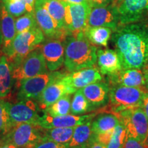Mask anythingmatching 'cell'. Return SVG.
Segmentation results:
<instances>
[{
  "instance_id": "6da1fadb",
  "label": "cell",
  "mask_w": 148,
  "mask_h": 148,
  "mask_svg": "<svg viewBox=\"0 0 148 148\" xmlns=\"http://www.w3.org/2000/svg\"><path fill=\"white\" fill-rule=\"evenodd\" d=\"M112 43L123 69L145 70L148 65V24L135 22L116 28Z\"/></svg>"
},
{
  "instance_id": "7a4b0ae2",
  "label": "cell",
  "mask_w": 148,
  "mask_h": 148,
  "mask_svg": "<svg viewBox=\"0 0 148 148\" xmlns=\"http://www.w3.org/2000/svg\"><path fill=\"white\" fill-rule=\"evenodd\" d=\"M97 47L87 39L84 32L66 38L64 64L69 72L94 66L97 62Z\"/></svg>"
},
{
  "instance_id": "3957f363",
  "label": "cell",
  "mask_w": 148,
  "mask_h": 148,
  "mask_svg": "<svg viewBox=\"0 0 148 148\" xmlns=\"http://www.w3.org/2000/svg\"><path fill=\"white\" fill-rule=\"evenodd\" d=\"M44 40L43 32L38 27L16 34L10 50L6 56L12 69L21 63Z\"/></svg>"
},
{
  "instance_id": "277c9868",
  "label": "cell",
  "mask_w": 148,
  "mask_h": 148,
  "mask_svg": "<svg viewBox=\"0 0 148 148\" xmlns=\"http://www.w3.org/2000/svg\"><path fill=\"white\" fill-rule=\"evenodd\" d=\"M42 127L32 123H16L8 132L0 136V140L13 144L20 148H32L43 140Z\"/></svg>"
},
{
  "instance_id": "5b68a950",
  "label": "cell",
  "mask_w": 148,
  "mask_h": 148,
  "mask_svg": "<svg viewBox=\"0 0 148 148\" xmlns=\"http://www.w3.org/2000/svg\"><path fill=\"white\" fill-rule=\"evenodd\" d=\"M112 114L126 129L127 135L144 143L148 132V119L141 107L127 108Z\"/></svg>"
},
{
  "instance_id": "8992f818",
  "label": "cell",
  "mask_w": 148,
  "mask_h": 148,
  "mask_svg": "<svg viewBox=\"0 0 148 148\" xmlns=\"http://www.w3.org/2000/svg\"><path fill=\"white\" fill-rule=\"evenodd\" d=\"M147 92L142 87L114 86L109 92V99L114 106L112 113L127 108L141 107L143 97Z\"/></svg>"
},
{
  "instance_id": "52a82bcc",
  "label": "cell",
  "mask_w": 148,
  "mask_h": 148,
  "mask_svg": "<svg viewBox=\"0 0 148 148\" xmlns=\"http://www.w3.org/2000/svg\"><path fill=\"white\" fill-rule=\"evenodd\" d=\"M63 74L58 71H51L22 79L17 84V99L19 101L38 99L48 85Z\"/></svg>"
},
{
  "instance_id": "ba28073f",
  "label": "cell",
  "mask_w": 148,
  "mask_h": 148,
  "mask_svg": "<svg viewBox=\"0 0 148 148\" xmlns=\"http://www.w3.org/2000/svg\"><path fill=\"white\" fill-rule=\"evenodd\" d=\"M48 71L43 54L38 45L21 63L12 69V77L19 82L22 79L47 73Z\"/></svg>"
},
{
  "instance_id": "9c48e42d",
  "label": "cell",
  "mask_w": 148,
  "mask_h": 148,
  "mask_svg": "<svg viewBox=\"0 0 148 148\" xmlns=\"http://www.w3.org/2000/svg\"><path fill=\"white\" fill-rule=\"evenodd\" d=\"M5 106L13 125L21 123L38 124L40 117V107L32 99L21 100L16 103L5 101Z\"/></svg>"
},
{
  "instance_id": "30bf717a",
  "label": "cell",
  "mask_w": 148,
  "mask_h": 148,
  "mask_svg": "<svg viewBox=\"0 0 148 148\" xmlns=\"http://www.w3.org/2000/svg\"><path fill=\"white\" fill-rule=\"evenodd\" d=\"M64 24L69 36L84 33L87 27V18L90 9L89 3L72 4L64 3Z\"/></svg>"
},
{
  "instance_id": "8fae6325",
  "label": "cell",
  "mask_w": 148,
  "mask_h": 148,
  "mask_svg": "<svg viewBox=\"0 0 148 148\" xmlns=\"http://www.w3.org/2000/svg\"><path fill=\"white\" fill-rule=\"evenodd\" d=\"M116 7L122 25L148 17V0H119Z\"/></svg>"
},
{
  "instance_id": "7c38bea8",
  "label": "cell",
  "mask_w": 148,
  "mask_h": 148,
  "mask_svg": "<svg viewBox=\"0 0 148 148\" xmlns=\"http://www.w3.org/2000/svg\"><path fill=\"white\" fill-rule=\"evenodd\" d=\"M34 14L38 27L48 38L62 40L69 36L68 32L59 28L57 23L42 5L41 0H36L35 1Z\"/></svg>"
},
{
  "instance_id": "4fadbf2b",
  "label": "cell",
  "mask_w": 148,
  "mask_h": 148,
  "mask_svg": "<svg viewBox=\"0 0 148 148\" xmlns=\"http://www.w3.org/2000/svg\"><path fill=\"white\" fill-rule=\"evenodd\" d=\"M119 23V18L116 5L90 7L87 18L86 28L106 27L115 30L117 28Z\"/></svg>"
},
{
  "instance_id": "5bb4252c",
  "label": "cell",
  "mask_w": 148,
  "mask_h": 148,
  "mask_svg": "<svg viewBox=\"0 0 148 148\" xmlns=\"http://www.w3.org/2000/svg\"><path fill=\"white\" fill-rule=\"evenodd\" d=\"M97 113H90L82 115H75L67 114L60 116H51L47 112L40 116L38 122L39 125L44 129L53 128V127H73L91 121Z\"/></svg>"
},
{
  "instance_id": "9a60e30c",
  "label": "cell",
  "mask_w": 148,
  "mask_h": 148,
  "mask_svg": "<svg viewBox=\"0 0 148 148\" xmlns=\"http://www.w3.org/2000/svg\"><path fill=\"white\" fill-rule=\"evenodd\" d=\"M64 75V74L53 80L45 88L39 98L37 99L39 103L38 106L43 112L60 98L68 94H73L75 92L63 80L62 76Z\"/></svg>"
},
{
  "instance_id": "2e32d148",
  "label": "cell",
  "mask_w": 148,
  "mask_h": 148,
  "mask_svg": "<svg viewBox=\"0 0 148 148\" xmlns=\"http://www.w3.org/2000/svg\"><path fill=\"white\" fill-rule=\"evenodd\" d=\"M38 47L43 54L48 70L55 71L60 69L64 61V46L61 40L50 38Z\"/></svg>"
},
{
  "instance_id": "e0dca14e",
  "label": "cell",
  "mask_w": 148,
  "mask_h": 148,
  "mask_svg": "<svg viewBox=\"0 0 148 148\" xmlns=\"http://www.w3.org/2000/svg\"><path fill=\"white\" fill-rule=\"evenodd\" d=\"M62 79L70 87L76 91L92 83L99 82L102 79L99 70L95 66L64 74Z\"/></svg>"
},
{
  "instance_id": "ac0fdd59",
  "label": "cell",
  "mask_w": 148,
  "mask_h": 148,
  "mask_svg": "<svg viewBox=\"0 0 148 148\" xmlns=\"http://www.w3.org/2000/svg\"><path fill=\"white\" fill-rule=\"evenodd\" d=\"M97 62L99 72L104 75H113L123 69L119 55L112 49H97Z\"/></svg>"
},
{
  "instance_id": "d6986e66",
  "label": "cell",
  "mask_w": 148,
  "mask_h": 148,
  "mask_svg": "<svg viewBox=\"0 0 148 148\" xmlns=\"http://www.w3.org/2000/svg\"><path fill=\"white\" fill-rule=\"evenodd\" d=\"M0 29L2 36V52L5 56L10 51L16 33L14 16L9 13L3 4L0 10Z\"/></svg>"
},
{
  "instance_id": "ffe728a7",
  "label": "cell",
  "mask_w": 148,
  "mask_h": 148,
  "mask_svg": "<svg viewBox=\"0 0 148 148\" xmlns=\"http://www.w3.org/2000/svg\"><path fill=\"white\" fill-rule=\"evenodd\" d=\"M111 84L132 87H142L145 85L144 73L140 69H123L113 75H108Z\"/></svg>"
},
{
  "instance_id": "44dd1931",
  "label": "cell",
  "mask_w": 148,
  "mask_h": 148,
  "mask_svg": "<svg viewBox=\"0 0 148 148\" xmlns=\"http://www.w3.org/2000/svg\"><path fill=\"white\" fill-rule=\"evenodd\" d=\"M81 90L92 108L103 106L109 99L110 87L100 81L88 84Z\"/></svg>"
},
{
  "instance_id": "7402d4cb",
  "label": "cell",
  "mask_w": 148,
  "mask_h": 148,
  "mask_svg": "<svg viewBox=\"0 0 148 148\" xmlns=\"http://www.w3.org/2000/svg\"><path fill=\"white\" fill-rule=\"evenodd\" d=\"M95 134L92 132L91 121L75 127L71 140L69 143V148L80 146L89 145L94 140Z\"/></svg>"
},
{
  "instance_id": "603a6c76",
  "label": "cell",
  "mask_w": 148,
  "mask_h": 148,
  "mask_svg": "<svg viewBox=\"0 0 148 148\" xmlns=\"http://www.w3.org/2000/svg\"><path fill=\"white\" fill-rule=\"evenodd\" d=\"M12 69L6 56H0V99L5 97L10 92L13 83Z\"/></svg>"
},
{
  "instance_id": "cb8c5ba5",
  "label": "cell",
  "mask_w": 148,
  "mask_h": 148,
  "mask_svg": "<svg viewBox=\"0 0 148 148\" xmlns=\"http://www.w3.org/2000/svg\"><path fill=\"white\" fill-rule=\"evenodd\" d=\"M41 1L42 5L57 23L59 28L68 32L64 24V15H65L64 2L61 0H41Z\"/></svg>"
},
{
  "instance_id": "d4e9b609",
  "label": "cell",
  "mask_w": 148,
  "mask_h": 148,
  "mask_svg": "<svg viewBox=\"0 0 148 148\" xmlns=\"http://www.w3.org/2000/svg\"><path fill=\"white\" fill-rule=\"evenodd\" d=\"M120 123L114 114H101L91 121L92 132L95 134L112 130Z\"/></svg>"
},
{
  "instance_id": "484cf974",
  "label": "cell",
  "mask_w": 148,
  "mask_h": 148,
  "mask_svg": "<svg viewBox=\"0 0 148 148\" xmlns=\"http://www.w3.org/2000/svg\"><path fill=\"white\" fill-rule=\"evenodd\" d=\"M84 34L92 45L107 47L112 34V29L106 27H88Z\"/></svg>"
},
{
  "instance_id": "4316f807",
  "label": "cell",
  "mask_w": 148,
  "mask_h": 148,
  "mask_svg": "<svg viewBox=\"0 0 148 148\" xmlns=\"http://www.w3.org/2000/svg\"><path fill=\"white\" fill-rule=\"evenodd\" d=\"M73 127H53L49 129H42L43 139L49 140L56 143L69 144L74 132Z\"/></svg>"
},
{
  "instance_id": "83f0119b",
  "label": "cell",
  "mask_w": 148,
  "mask_h": 148,
  "mask_svg": "<svg viewBox=\"0 0 148 148\" xmlns=\"http://www.w3.org/2000/svg\"><path fill=\"white\" fill-rule=\"evenodd\" d=\"M92 107L85 97L81 89L74 92L71 103V113L75 115H82L89 112Z\"/></svg>"
},
{
  "instance_id": "f1b7e54d",
  "label": "cell",
  "mask_w": 148,
  "mask_h": 148,
  "mask_svg": "<svg viewBox=\"0 0 148 148\" xmlns=\"http://www.w3.org/2000/svg\"><path fill=\"white\" fill-rule=\"evenodd\" d=\"M71 95L68 94L60 98L58 101L47 108L44 112L53 116L69 114L71 112Z\"/></svg>"
},
{
  "instance_id": "f546056e",
  "label": "cell",
  "mask_w": 148,
  "mask_h": 148,
  "mask_svg": "<svg viewBox=\"0 0 148 148\" xmlns=\"http://www.w3.org/2000/svg\"><path fill=\"white\" fill-rule=\"evenodd\" d=\"M38 27L37 25L34 12H27L23 16H20L15 21L16 34L26 32L29 29Z\"/></svg>"
},
{
  "instance_id": "4dcf8cb0",
  "label": "cell",
  "mask_w": 148,
  "mask_h": 148,
  "mask_svg": "<svg viewBox=\"0 0 148 148\" xmlns=\"http://www.w3.org/2000/svg\"><path fill=\"white\" fill-rule=\"evenodd\" d=\"M127 135L126 129L123 124L119 123L114 127L112 137L106 148H123Z\"/></svg>"
},
{
  "instance_id": "1f68e13d",
  "label": "cell",
  "mask_w": 148,
  "mask_h": 148,
  "mask_svg": "<svg viewBox=\"0 0 148 148\" xmlns=\"http://www.w3.org/2000/svg\"><path fill=\"white\" fill-rule=\"evenodd\" d=\"M13 125L10 121V116L7 112L5 101L0 99V136L8 132Z\"/></svg>"
},
{
  "instance_id": "d6a6232c",
  "label": "cell",
  "mask_w": 148,
  "mask_h": 148,
  "mask_svg": "<svg viewBox=\"0 0 148 148\" xmlns=\"http://www.w3.org/2000/svg\"><path fill=\"white\" fill-rule=\"evenodd\" d=\"M4 5L9 13L14 17H18L27 12L25 4L19 0H6Z\"/></svg>"
},
{
  "instance_id": "836d02e7",
  "label": "cell",
  "mask_w": 148,
  "mask_h": 148,
  "mask_svg": "<svg viewBox=\"0 0 148 148\" xmlns=\"http://www.w3.org/2000/svg\"><path fill=\"white\" fill-rule=\"evenodd\" d=\"M32 148H69V144L56 143L49 140H42L37 143Z\"/></svg>"
},
{
  "instance_id": "e575fe53",
  "label": "cell",
  "mask_w": 148,
  "mask_h": 148,
  "mask_svg": "<svg viewBox=\"0 0 148 148\" xmlns=\"http://www.w3.org/2000/svg\"><path fill=\"white\" fill-rule=\"evenodd\" d=\"M123 148H148V147L143 142L127 135Z\"/></svg>"
},
{
  "instance_id": "d590c367",
  "label": "cell",
  "mask_w": 148,
  "mask_h": 148,
  "mask_svg": "<svg viewBox=\"0 0 148 148\" xmlns=\"http://www.w3.org/2000/svg\"><path fill=\"white\" fill-rule=\"evenodd\" d=\"M114 129L112 130L108 131V132L95 134L94 140H95L96 141H98L99 143L103 144V145L107 146V145L109 143V142H110L111 137H112V132H113Z\"/></svg>"
},
{
  "instance_id": "8d00e7d4",
  "label": "cell",
  "mask_w": 148,
  "mask_h": 148,
  "mask_svg": "<svg viewBox=\"0 0 148 148\" xmlns=\"http://www.w3.org/2000/svg\"><path fill=\"white\" fill-rule=\"evenodd\" d=\"M112 0H88L90 7L106 6L110 4Z\"/></svg>"
},
{
  "instance_id": "74e56055",
  "label": "cell",
  "mask_w": 148,
  "mask_h": 148,
  "mask_svg": "<svg viewBox=\"0 0 148 148\" xmlns=\"http://www.w3.org/2000/svg\"><path fill=\"white\" fill-rule=\"evenodd\" d=\"M25 4L27 12H34L36 0H19Z\"/></svg>"
},
{
  "instance_id": "f35d334b",
  "label": "cell",
  "mask_w": 148,
  "mask_h": 148,
  "mask_svg": "<svg viewBox=\"0 0 148 148\" xmlns=\"http://www.w3.org/2000/svg\"><path fill=\"white\" fill-rule=\"evenodd\" d=\"M141 108H143L144 112H145V115L147 116L148 119V92L143 97V101H142Z\"/></svg>"
},
{
  "instance_id": "ab89813d",
  "label": "cell",
  "mask_w": 148,
  "mask_h": 148,
  "mask_svg": "<svg viewBox=\"0 0 148 148\" xmlns=\"http://www.w3.org/2000/svg\"><path fill=\"white\" fill-rule=\"evenodd\" d=\"M88 148H106V146L99 143L98 141H96L95 140H93L88 145Z\"/></svg>"
},
{
  "instance_id": "60d3db41",
  "label": "cell",
  "mask_w": 148,
  "mask_h": 148,
  "mask_svg": "<svg viewBox=\"0 0 148 148\" xmlns=\"http://www.w3.org/2000/svg\"><path fill=\"white\" fill-rule=\"evenodd\" d=\"M0 148H20L13 144L7 143V142L2 141L0 140Z\"/></svg>"
},
{
  "instance_id": "b9f144b4",
  "label": "cell",
  "mask_w": 148,
  "mask_h": 148,
  "mask_svg": "<svg viewBox=\"0 0 148 148\" xmlns=\"http://www.w3.org/2000/svg\"><path fill=\"white\" fill-rule=\"evenodd\" d=\"M64 3H72V4H79V3H88V0H61Z\"/></svg>"
},
{
  "instance_id": "7bdbcfd3",
  "label": "cell",
  "mask_w": 148,
  "mask_h": 148,
  "mask_svg": "<svg viewBox=\"0 0 148 148\" xmlns=\"http://www.w3.org/2000/svg\"><path fill=\"white\" fill-rule=\"evenodd\" d=\"M144 73V75H145V88L146 89L148 90V69H145L143 71Z\"/></svg>"
},
{
  "instance_id": "ee69618b",
  "label": "cell",
  "mask_w": 148,
  "mask_h": 148,
  "mask_svg": "<svg viewBox=\"0 0 148 148\" xmlns=\"http://www.w3.org/2000/svg\"><path fill=\"white\" fill-rule=\"evenodd\" d=\"M1 47H2V36H1V29H0V49H1Z\"/></svg>"
},
{
  "instance_id": "f6af8a7d",
  "label": "cell",
  "mask_w": 148,
  "mask_h": 148,
  "mask_svg": "<svg viewBox=\"0 0 148 148\" xmlns=\"http://www.w3.org/2000/svg\"><path fill=\"white\" fill-rule=\"evenodd\" d=\"M144 143H145V145L148 147V132H147V136H146V137L145 138V140H144Z\"/></svg>"
},
{
  "instance_id": "bcb514c9",
  "label": "cell",
  "mask_w": 148,
  "mask_h": 148,
  "mask_svg": "<svg viewBox=\"0 0 148 148\" xmlns=\"http://www.w3.org/2000/svg\"><path fill=\"white\" fill-rule=\"evenodd\" d=\"M88 145H85V146H80V147H73V148H88Z\"/></svg>"
},
{
  "instance_id": "7dc6e473",
  "label": "cell",
  "mask_w": 148,
  "mask_h": 148,
  "mask_svg": "<svg viewBox=\"0 0 148 148\" xmlns=\"http://www.w3.org/2000/svg\"><path fill=\"white\" fill-rule=\"evenodd\" d=\"M112 1H113V2H114V4H116V3H117L118 2H119V0H112Z\"/></svg>"
},
{
  "instance_id": "c3c4849f",
  "label": "cell",
  "mask_w": 148,
  "mask_h": 148,
  "mask_svg": "<svg viewBox=\"0 0 148 148\" xmlns=\"http://www.w3.org/2000/svg\"><path fill=\"white\" fill-rule=\"evenodd\" d=\"M0 1H3V3H4V2H5V1H6V0H0Z\"/></svg>"
},
{
  "instance_id": "681fc988",
  "label": "cell",
  "mask_w": 148,
  "mask_h": 148,
  "mask_svg": "<svg viewBox=\"0 0 148 148\" xmlns=\"http://www.w3.org/2000/svg\"><path fill=\"white\" fill-rule=\"evenodd\" d=\"M148 69V65H147V68H146V69Z\"/></svg>"
}]
</instances>
